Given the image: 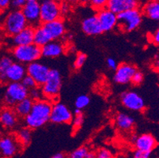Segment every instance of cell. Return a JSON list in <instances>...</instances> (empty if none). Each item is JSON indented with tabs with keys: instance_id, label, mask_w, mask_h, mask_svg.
<instances>
[{
	"instance_id": "cell-1",
	"label": "cell",
	"mask_w": 159,
	"mask_h": 158,
	"mask_svg": "<svg viewBox=\"0 0 159 158\" xmlns=\"http://www.w3.org/2000/svg\"><path fill=\"white\" fill-rule=\"evenodd\" d=\"M53 102L48 99L34 101L30 113L25 118L26 127L32 130L40 128L50 120Z\"/></svg>"
},
{
	"instance_id": "cell-2",
	"label": "cell",
	"mask_w": 159,
	"mask_h": 158,
	"mask_svg": "<svg viewBox=\"0 0 159 158\" xmlns=\"http://www.w3.org/2000/svg\"><path fill=\"white\" fill-rule=\"evenodd\" d=\"M29 25L21 10H12L4 17L2 30L7 37H12Z\"/></svg>"
},
{
	"instance_id": "cell-3",
	"label": "cell",
	"mask_w": 159,
	"mask_h": 158,
	"mask_svg": "<svg viewBox=\"0 0 159 158\" xmlns=\"http://www.w3.org/2000/svg\"><path fill=\"white\" fill-rule=\"evenodd\" d=\"M11 54L17 62L30 64L38 60L42 56V52L41 47L33 43L28 45L14 46L11 50Z\"/></svg>"
},
{
	"instance_id": "cell-4",
	"label": "cell",
	"mask_w": 159,
	"mask_h": 158,
	"mask_svg": "<svg viewBox=\"0 0 159 158\" xmlns=\"http://www.w3.org/2000/svg\"><path fill=\"white\" fill-rule=\"evenodd\" d=\"M30 90L21 82H9L5 88L3 94V103L6 107L12 108L18 102L29 97Z\"/></svg>"
},
{
	"instance_id": "cell-5",
	"label": "cell",
	"mask_w": 159,
	"mask_h": 158,
	"mask_svg": "<svg viewBox=\"0 0 159 158\" xmlns=\"http://www.w3.org/2000/svg\"><path fill=\"white\" fill-rule=\"evenodd\" d=\"M62 86L60 73L56 69H52L45 83L41 86L44 97L46 99L55 102L60 95Z\"/></svg>"
},
{
	"instance_id": "cell-6",
	"label": "cell",
	"mask_w": 159,
	"mask_h": 158,
	"mask_svg": "<svg viewBox=\"0 0 159 158\" xmlns=\"http://www.w3.org/2000/svg\"><path fill=\"white\" fill-rule=\"evenodd\" d=\"M118 26L124 32H131L140 25L143 19V14L138 9L129 10L117 14Z\"/></svg>"
},
{
	"instance_id": "cell-7",
	"label": "cell",
	"mask_w": 159,
	"mask_h": 158,
	"mask_svg": "<svg viewBox=\"0 0 159 158\" xmlns=\"http://www.w3.org/2000/svg\"><path fill=\"white\" fill-rule=\"evenodd\" d=\"M40 21L49 22L60 19L62 15L61 2L60 0H40Z\"/></svg>"
},
{
	"instance_id": "cell-8",
	"label": "cell",
	"mask_w": 159,
	"mask_h": 158,
	"mask_svg": "<svg viewBox=\"0 0 159 158\" xmlns=\"http://www.w3.org/2000/svg\"><path fill=\"white\" fill-rule=\"evenodd\" d=\"M22 147L17 136L5 135L0 140V153L2 158H11Z\"/></svg>"
},
{
	"instance_id": "cell-9",
	"label": "cell",
	"mask_w": 159,
	"mask_h": 158,
	"mask_svg": "<svg viewBox=\"0 0 159 158\" xmlns=\"http://www.w3.org/2000/svg\"><path fill=\"white\" fill-rule=\"evenodd\" d=\"M27 74L36 81L38 86H42L47 81L51 69L45 64L35 61L27 66Z\"/></svg>"
},
{
	"instance_id": "cell-10",
	"label": "cell",
	"mask_w": 159,
	"mask_h": 158,
	"mask_svg": "<svg viewBox=\"0 0 159 158\" xmlns=\"http://www.w3.org/2000/svg\"><path fill=\"white\" fill-rule=\"evenodd\" d=\"M73 120L70 110L64 104L55 101L52 104L50 121L57 124H69Z\"/></svg>"
},
{
	"instance_id": "cell-11",
	"label": "cell",
	"mask_w": 159,
	"mask_h": 158,
	"mask_svg": "<svg viewBox=\"0 0 159 158\" xmlns=\"http://www.w3.org/2000/svg\"><path fill=\"white\" fill-rule=\"evenodd\" d=\"M29 25L37 27L41 24L40 21V4L39 1L27 2L21 9Z\"/></svg>"
},
{
	"instance_id": "cell-12",
	"label": "cell",
	"mask_w": 159,
	"mask_h": 158,
	"mask_svg": "<svg viewBox=\"0 0 159 158\" xmlns=\"http://www.w3.org/2000/svg\"><path fill=\"white\" fill-rule=\"evenodd\" d=\"M40 25L43 28L44 33H46L50 41L60 40L63 37V35L66 32L64 22L61 18L52 21H49V22L41 23Z\"/></svg>"
},
{
	"instance_id": "cell-13",
	"label": "cell",
	"mask_w": 159,
	"mask_h": 158,
	"mask_svg": "<svg viewBox=\"0 0 159 158\" xmlns=\"http://www.w3.org/2000/svg\"><path fill=\"white\" fill-rule=\"evenodd\" d=\"M123 105L131 111H140L145 108V102L140 95L133 91H128L121 94Z\"/></svg>"
},
{
	"instance_id": "cell-14",
	"label": "cell",
	"mask_w": 159,
	"mask_h": 158,
	"mask_svg": "<svg viewBox=\"0 0 159 158\" xmlns=\"http://www.w3.org/2000/svg\"><path fill=\"white\" fill-rule=\"evenodd\" d=\"M27 74V68L23 63L16 62L13 63L6 71L5 74L1 78L2 82H20Z\"/></svg>"
},
{
	"instance_id": "cell-15",
	"label": "cell",
	"mask_w": 159,
	"mask_h": 158,
	"mask_svg": "<svg viewBox=\"0 0 159 158\" xmlns=\"http://www.w3.org/2000/svg\"><path fill=\"white\" fill-rule=\"evenodd\" d=\"M136 71L137 70L135 66L126 63H121L116 69L113 79L117 84L125 85L131 82L133 75Z\"/></svg>"
},
{
	"instance_id": "cell-16",
	"label": "cell",
	"mask_w": 159,
	"mask_h": 158,
	"mask_svg": "<svg viewBox=\"0 0 159 158\" xmlns=\"http://www.w3.org/2000/svg\"><path fill=\"white\" fill-rule=\"evenodd\" d=\"M97 16L103 32H108L118 25V16L109 9L104 8L98 11Z\"/></svg>"
},
{
	"instance_id": "cell-17",
	"label": "cell",
	"mask_w": 159,
	"mask_h": 158,
	"mask_svg": "<svg viewBox=\"0 0 159 158\" xmlns=\"http://www.w3.org/2000/svg\"><path fill=\"white\" fill-rule=\"evenodd\" d=\"M139 5V0H109L107 8L118 14L129 10L138 9Z\"/></svg>"
},
{
	"instance_id": "cell-18",
	"label": "cell",
	"mask_w": 159,
	"mask_h": 158,
	"mask_svg": "<svg viewBox=\"0 0 159 158\" xmlns=\"http://www.w3.org/2000/svg\"><path fill=\"white\" fill-rule=\"evenodd\" d=\"M34 33H35V27L28 25L18 34L11 37L14 47L20 45H28V44L33 43L34 41Z\"/></svg>"
},
{
	"instance_id": "cell-19",
	"label": "cell",
	"mask_w": 159,
	"mask_h": 158,
	"mask_svg": "<svg viewBox=\"0 0 159 158\" xmlns=\"http://www.w3.org/2000/svg\"><path fill=\"white\" fill-rule=\"evenodd\" d=\"M82 29L88 36H98L103 33L97 14L91 15L82 20Z\"/></svg>"
},
{
	"instance_id": "cell-20",
	"label": "cell",
	"mask_w": 159,
	"mask_h": 158,
	"mask_svg": "<svg viewBox=\"0 0 159 158\" xmlns=\"http://www.w3.org/2000/svg\"><path fill=\"white\" fill-rule=\"evenodd\" d=\"M136 150L146 152H152L157 146V142L156 139L150 134H143L138 136L134 141Z\"/></svg>"
},
{
	"instance_id": "cell-21",
	"label": "cell",
	"mask_w": 159,
	"mask_h": 158,
	"mask_svg": "<svg viewBox=\"0 0 159 158\" xmlns=\"http://www.w3.org/2000/svg\"><path fill=\"white\" fill-rule=\"evenodd\" d=\"M42 56L45 58H56L61 56L64 52L63 43L57 40H52L41 47Z\"/></svg>"
},
{
	"instance_id": "cell-22",
	"label": "cell",
	"mask_w": 159,
	"mask_h": 158,
	"mask_svg": "<svg viewBox=\"0 0 159 158\" xmlns=\"http://www.w3.org/2000/svg\"><path fill=\"white\" fill-rule=\"evenodd\" d=\"M18 115L15 111L9 107H5L1 111L0 120L3 127L7 129H12L17 125Z\"/></svg>"
},
{
	"instance_id": "cell-23",
	"label": "cell",
	"mask_w": 159,
	"mask_h": 158,
	"mask_svg": "<svg viewBox=\"0 0 159 158\" xmlns=\"http://www.w3.org/2000/svg\"><path fill=\"white\" fill-rule=\"evenodd\" d=\"M115 123L116 127L121 130L128 131L132 129L133 126L135 124V120L132 116L127 113L120 112L118 113L116 116Z\"/></svg>"
},
{
	"instance_id": "cell-24",
	"label": "cell",
	"mask_w": 159,
	"mask_h": 158,
	"mask_svg": "<svg viewBox=\"0 0 159 158\" xmlns=\"http://www.w3.org/2000/svg\"><path fill=\"white\" fill-rule=\"evenodd\" d=\"M33 104H34V101L30 97H27L16 104L14 107V110L18 116L25 118L31 111Z\"/></svg>"
},
{
	"instance_id": "cell-25",
	"label": "cell",
	"mask_w": 159,
	"mask_h": 158,
	"mask_svg": "<svg viewBox=\"0 0 159 158\" xmlns=\"http://www.w3.org/2000/svg\"><path fill=\"white\" fill-rule=\"evenodd\" d=\"M143 12L151 20L159 21V2H148L143 7Z\"/></svg>"
},
{
	"instance_id": "cell-26",
	"label": "cell",
	"mask_w": 159,
	"mask_h": 158,
	"mask_svg": "<svg viewBox=\"0 0 159 158\" xmlns=\"http://www.w3.org/2000/svg\"><path fill=\"white\" fill-rule=\"evenodd\" d=\"M17 138L22 147H26L30 144L32 140V129L30 127H23L17 133Z\"/></svg>"
},
{
	"instance_id": "cell-27",
	"label": "cell",
	"mask_w": 159,
	"mask_h": 158,
	"mask_svg": "<svg viewBox=\"0 0 159 158\" xmlns=\"http://www.w3.org/2000/svg\"><path fill=\"white\" fill-rule=\"evenodd\" d=\"M50 40L48 39L46 33H44V29L41 27V25H39L35 28V33H34V41L33 43L37 44V45L40 46V47H43L45 45L46 43H49Z\"/></svg>"
},
{
	"instance_id": "cell-28",
	"label": "cell",
	"mask_w": 159,
	"mask_h": 158,
	"mask_svg": "<svg viewBox=\"0 0 159 158\" xmlns=\"http://www.w3.org/2000/svg\"><path fill=\"white\" fill-rule=\"evenodd\" d=\"M13 63L14 62L11 56H4L1 58V60H0V77L1 78L5 74L7 69L12 65Z\"/></svg>"
},
{
	"instance_id": "cell-29",
	"label": "cell",
	"mask_w": 159,
	"mask_h": 158,
	"mask_svg": "<svg viewBox=\"0 0 159 158\" xmlns=\"http://www.w3.org/2000/svg\"><path fill=\"white\" fill-rule=\"evenodd\" d=\"M84 123V116L81 109L76 108L75 111V118L73 120V128L75 130H78Z\"/></svg>"
},
{
	"instance_id": "cell-30",
	"label": "cell",
	"mask_w": 159,
	"mask_h": 158,
	"mask_svg": "<svg viewBox=\"0 0 159 158\" xmlns=\"http://www.w3.org/2000/svg\"><path fill=\"white\" fill-rule=\"evenodd\" d=\"M90 102V98L87 95H80L75 100V107L78 109L82 110L83 108H86Z\"/></svg>"
},
{
	"instance_id": "cell-31",
	"label": "cell",
	"mask_w": 159,
	"mask_h": 158,
	"mask_svg": "<svg viewBox=\"0 0 159 158\" xmlns=\"http://www.w3.org/2000/svg\"><path fill=\"white\" fill-rule=\"evenodd\" d=\"M29 97L31 98L33 101H37L39 100H41L44 97L42 89H40L38 86L33 88V89H30V95Z\"/></svg>"
},
{
	"instance_id": "cell-32",
	"label": "cell",
	"mask_w": 159,
	"mask_h": 158,
	"mask_svg": "<svg viewBox=\"0 0 159 158\" xmlns=\"http://www.w3.org/2000/svg\"><path fill=\"white\" fill-rule=\"evenodd\" d=\"M89 152L88 149L85 146H82L75 150H74L70 154L69 157L70 158H86L87 153Z\"/></svg>"
},
{
	"instance_id": "cell-33",
	"label": "cell",
	"mask_w": 159,
	"mask_h": 158,
	"mask_svg": "<svg viewBox=\"0 0 159 158\" xmlns=\"http://www.w3.org/2000/svg\"><path fill=\"white\" fill-rule=\"evenodd\" d=\"M109 0H89V3L91 7L96 11H100L102 9L106 8Z\"/></svg>"
},
{
	"instance_id": "cell-34",
	"label": "cell",
	"mask_w": 159,
	"mask_h": 158,
	"mask_svg": "<svg viewBox=\"0 0 159 158\" xmlns=\"http://www.w3.org/2000/svg\"><path fill=\"white\" fill-rule=\"evenodd\" d=\"M86 60V55L84 53H79L75 58V60L74 62V68L75 70H79L82 68V66L84 65Z\"/></svg>"
},
{
	"instance_id": "cell-35",
	"label": "cell",
	"mask_w": 159,
	"mask_h": 158,
	"mask_svg": "<svg viewBox=\"0 0 159 158\" xmlns=\"http://www.w3.org/2000/svg\"><path fill=\"white\" fill-rule=\"evenodd\" d=\"M21 83H22L29 90L31 89H33V88H35V87L38 86L37 82H36V81L29 74H26L25 76V78H23L22 81H21Z\"/></svg>"
},
{
	"instance_id": "cell-36",
	"label": "cell",
	"mask_w": 159,
	"mask_h": 158,
	"mask_svg": "<svg viewBox=\"0 0 159 158\" xmlns=\"http://www.w3.org/2000/svg\"><path fill=\"white\" fill-rule=\"evenodd\" d=\"M97 158H113V155L108 149L102 148L97 152Z\"/></svg>"
},
{
	"instance_id": "cell-37",
	"label": "cell",
	"mask_w": 159,
	"mask_h": 158,
	"mask_svg": "<svg viewBox=\"0 0 159 158\" xmlns=\"http://www.w3.org/2000/svg\"><path fill=\"white\" fill-rule=\"evenodd\" d=\"M143 79H144V76L143 74V73L137 70V71L135 73V74L133 75L132 79H131V83L134 84V85H140L142 82H143Z\"/></svg>"
},
{
	"instance_id": "cell-38",
	"label": "cell",
	"mask_w": 159,
	"mask_h": 158,
	"mask_svg": "<svg viewBox=\"0 0 159 158\" xmlns=\"http://www.w3.org/2000/svg\"><path fill=\"white\" fill-rule=\"evenodd\" d=\"M26 2V0H12L11 6L14 10H21Z\"/></svg>"
},
{
	"instance_id": "cell-39",
	"label": "cell",
	"mask_w": 159,
	"mask_h": 158,
	"mask_svg": "<svg viewBox=\"0 0 159 158\" xmlns=\"http://www.w3.org/2000/svg\"><path fill=\"white\" fill-rule=\"evenodd\" d=\"M151 152H146L136 150L133 153V158H150Z\"/></svg>"
},
{
	"instance_id": "cell-40",
	"label": "cell",
	"mask_w": 159,
	"mask_h": 158,
	"mask_svg": "<svg viewBox=\"0 0 159 158\" xmlns=\"http://www.w3.org/2000/svg\"><path fill=\"white\" fill-rule=\"evenodd\" d=\"M106 63L108 67L112 70H116L117 68V66H118L116 60L114 59H112V58H108L106 60Z\"/></svg>"
},
{
	"instance_id": "cell-41",
	"label": "cell",
	"mask_w": 159,
	"mask_h": 158,
	"mask_svg": "<svg viewBox=\"0 0 159 158\" xmlns=\"http://www.w3.org/2000/svg\"><path fill=\"white\" fill-rule=\"evenodd\" d=\"M12 0H0V8L2 11H6L11 5Z\"/></svg>"
},
{
	"instance_id": "cell-42",
	"label": "cell",
	"mask_w": 159,
	"mask_h": 158,
	"mask_svg": "<svg viewBox=\"0 0 159 158\" xmlns=\"http://www.w3.org/2000/svg\"><path fill=\"white\" fill-rule=\"evenodd\" d=\"M70 11V4L68 2H63L62 3L61 2V11H62V14H67L68 11Z\"/></svg>"
},
{
	"instance_id": "cell-43",
	"label": "cell",
	"mask_w": 159,
	"mask_h": 158,
	"mask_svg": "<svg viewBox=\"0 0 159 158\" xmlns=\"http://www.w3.org/2000/svg\"><path fill=\"white\" fill-rule=\"evenodd\" d=\"M152 41L154 42L155 44L159 45V27L156 29L154 33L152 36Z\"/></svg>"
},
{
	"instance_id": "cell-44",
	"label": "cell",
	"mask_w": 159,
	"mask_h": 158,
	"mask_svg": "<svg viewBox=\"0 0 159 158\" xmlns=\"http://www.w3.org/2000/svg\"><path fill=\"white\" fill-rule=\"evenodd\" d=\"M86 158H97V153L93 151H89L87 153Z\"/></svg>"
},
{
	"instance_id": "cell-45",
	"label": "cell",
	"mask_w": 159,
	"mask_h": 158,
	"mask_svg": "<svg viewBox=\"0 0 159 158\" xmlns=\"http://www.w3.org/2000/svg\"><path fill=\"white\" fill-rule=\"evenodd\" d=\"M65 2H68L70 5H75V4L80 2V0H65Z\"/></svg>"
},
{
	"instance_id": "cell-46",
	"label": "cell",
	"mask_w": 159,
	"mask_h": 158,
	"mask_svg": "<svg viewBox=\"0 0 159 158\" xmlns=\"http://www.w3.org/2000/svg\"><path fill=\"white\" fill-rule=\"evenodd\" d=\"M50 158H65V155L63 153H58Z\"/></svg>"
},
{
	"instance_id": "cell-47",
	"label": "cell",
	"mask_w": 159,
	"mask_h": 158,
	"mask_svg": "<svg viewBox=\"0 0 159 158\" xmlns=\"http://www.w3.org/2000/svg\"><path fill=\"white\" fill-rule=\"evenodd\" d=\"M154 68H155L156 70H157V71L159 72V59L158 60H157L155 62V63H154Z\"/></svg>"
},
{
	"instance_id": "cell-48",
	"label": "cell",
	"mask_w": 159,
	"mask_h": 158,
	"mask_svg": "<svg viewBox=\"0 0 159 158\" xmlns=\"http://www.w3.org/2000/svg\"><path fill=\"white\" fill-rule=\"evenodd\" d=\"M80 2L82 4H86L89 2V0H80Z\"/></svg>"
},
{
	"instance_id": "cell-49",
	"label": "cell",
	"mask_w": 159,
	"mask_h": 158,
	"mask_svg": "<svg viewBox=\"0 0 159 158\" xmlns=\"http://www.w3.org/2000/svg\"><path fill=\"white\" fill-rule=\"evenodd\" d=\"M27 2H30V1H40V0H26Z\"/></svg>"
},
{
	"instance_id": "cell-50",
	"label": "cell",
	"mask_w": 159,
	"mask_h": 158,
	"mask_svg": "<svg viewBox=\"0 0 159 158\" xmlns=\"http://www.w3.org/2000/svg\"><path fill=\"white\" fill-rule=\"evenodd\" d=\"M150 1H153V2H159V0H150Z\"/></svg>"
},
{
	"instance_id": "cell-51",
	"label": "cell",
	"mask_w": 159,
	"mask_h": 158,
	"mask_svg": "<svg viewBox=\"0 0 159 158\" xmlns=\"http://www.w3.org/2000/svg\"><path fill=\"white\" fill-rule=\"evenodd\" d=\"M158 96H159V92H158Z\"/></svg>"
},
{
	"instance_id": "cell-52",
	"label": "cell",
	"mask_w": 159,
	"mask_h": 158,
	"mask_svg": "<svg viewBox=\"0 0 159 158\" xmlns=\"http://www.w3.org/2000/svg\"><path fill=\"white\" fill-rule=\"evenodd\" d=\"M69 158H70V157H69Z\"/></svg>"
}]
</instances>
